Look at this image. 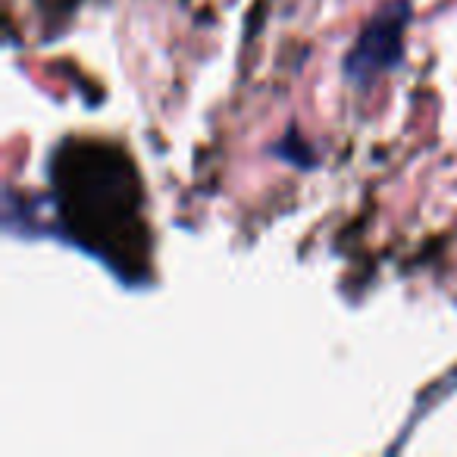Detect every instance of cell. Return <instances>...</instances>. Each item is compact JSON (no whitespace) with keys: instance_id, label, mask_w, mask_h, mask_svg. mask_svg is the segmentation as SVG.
Masks as SVG:
<instances>
[{"instance_id":"1","label":"cell","mask_w":457,"mask_h":457,"mask_svg":"<svg viewBox=\"0 0 457 457\" xmlns=\"http://www.w3.org/2000/svg\"><path fill=\"white\" fill-rule=\"evenodd\" d=\"M407 22H411V4L407 0H392L361 32L357 45L351 47L348 60H345V76L357 85L367 88L373 79L382 72H392L404 57V35Z\"/></svg>"}]
</instances>
